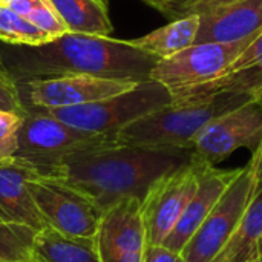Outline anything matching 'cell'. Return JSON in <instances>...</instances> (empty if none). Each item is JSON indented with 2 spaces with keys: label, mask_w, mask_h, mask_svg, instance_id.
I'll return each instance as SVG.
<instances>
[{
  "label": "cell",
  "mask_w": 262,
  "mask_h": 262,
  "mask_svg": "<svg viewBox=\"0 0 262 262\" xmlns=\"http://www.w3.org/2000/svg\"><path fill=\"white\" fill-rule=\"evenodd\" d=\"M0 55L17 83L74 74L141 83L160 61L130 40L75 32L37 46L3 43Z\"/></svg>",
  "instance_id": "obj_1"
},
{
  "label": "cell",
  "mask_w": 262,
  "mask_h": 262,
  "mask_svg": "<svg viewBox=\"0 0 262 262\" xmlns=\"http://www.w3.org/2000/svg\"><path fill=\"white\" fill-rule=\"evenodd\" d=\"M192 160V150L106 144L71 154L48 177L91 198L103 212L126 198L144 200L161 177Z\"/></svg>",
  "instance_id": "obj_2"
},
{
  "label": "cell",
  "mask_w": 262,
  "mask_h": 262,
  "mask_svg": "<svg viewBox=\"0 0 262 262\" xmlns=\"http://www.w3.org/2000/svg\"><path fill=\"white\" fill-rule=\"evenodd\" d=\"M249 98L250 95L246 94H220L198 103H170L121 127L114 135L115 143L192 150L195 138L212 118L236 107Z\"/></svg>",
  "instance_id": "obj_3"
},
{
  "label": "cell",
  "mask_w": 262,
  "mask_h": 262,
  "mask_svg": "<svg viewBox=\"0 0 262 262\" xmlns=\"http://www.w3.org/2000/svg\"><path fill=\"white\" fill-rule=\"evenodd\" d=\"M106 144H117L115 137L72 127L46 109L26 107L14 155L31 163L40 177H49L71 154Z\"/></svg>",
  "instance_id": "obj_4"
},
{
  "label": "cell",
  "mask_w": 262,
  "mask_h": 262,
  "mask_svg": "<svg viewBox=\"0 0 262 262\" xmlns=\"http://www.w3.org/2000/svg\"><path fill=\"white\" fill-rule=\"evenodd\" d=\"M172 103L170 92L154 80L141 81L134 89L95 103L46 109L60 121L92 134L115 135L129 123Z\"/></svg>",
  "instance_id": "obj_5"
},
{
  "label": "cell",
  "mask_w": 262,
  "mask_h": 262,
  "mask_svg": "<svg viewBox=\"0 0 262 262\" xmlns=\"http://www.w3.org/2000/svg\"><path fill=\"white\" fill-rule=\"evenodd\" d=\"M256 34L238 41L195 43L160 60L150 74V80L163 84L170 92L172 101L178 100L223 77Z\"/></svg>",
  "instance_id": "obj_6"
},
{
  "label": "cell",
  "mask_w": 262,
  "mask_h": 262,
  "mask_svg": "<svg viewBox=\"0 0 262 262\" xmlns=\"http://www.w3.org/2000/svg\"><path fill=\"white\" fill-rule=\"evenodd\" d=\"M249 166L227 187L210 215L184 246V262H210L238 229L247 209L258 195Z\"/></svg>",
  "instance_id": "obj_7"
},
{
  "label": "cell",
  "mask_w": 262,
  "mask_h": 262,
  "mask_svg": "<svg viewBox=\"0 0 262 262\" xmlns=\"http://www.w3.org/2000/svg\"><path fill=\"white\" fill-rule=\"evenodd\" d=\"M262 140V104L249 98L212 118L195 138L192 155L204 164L216 166L238 149L255 152Z\"/></svg>",
  "instance_id": "obj_8"
},
{
  "label": "cell",
  "mask_w": 262,
  "mask_h": 262,
  "mask_svg": "<svg viewBox=\"0 0 262 262\" xmlns=\"http://www.w3.org/2000/svg\"><path fill=\"white\" fill-rule=\"evenodd\" d=\"M204 163L192 160L152 184L141 201L147 244H161L172 233L193 198Z\"/></svg>",
  "instance_id": "obj_9"
},
{
  "label": "cell",
  "mask_w": 262,
  "mask_h": 262,
  "mask_svg": "<svg viewBox=\"0 0 262 262\" xmlns=\"http://www.w3.org/2000/svg\"><path fill=\"white\" fill-rule=\"evenodd\" d=\"M29 190L49 227L69 236H97L104 212L84 193L48 177L34 178Z\"/></svg>",
  "instance_id": "obj_10"
},
{
  "label": "cell",
  "mask_w": 262,
  "mask_h": 262,
  "mask_svg": "<svg viewBox=\"0 0 262 262\" xmlns=\"http://www.w3.org/2000/svg\"><path fill=\"white\" fill-rule=\"evenodd\" d=\"M138 83L86 74L40 78L18 83L20 95L26 107L57 109L71 107L100 100L134 89Z\"/></svg>",
  "instance_id": "obj_11"
},
{
  "label": "cell",
  "mask_w": 262,
  "mask_h": 262,
  "mask_svg": "<svg viewBox=\"0 0 262 262\" xmlns=\"http://www.w3.org/2000/svg\"><path fill=\"white\" fill-rule=\"evenodd\" d=\"M100 262H143L147 246L141 200L126 198L109 207L97 236Z\"/></svg>",
  "instance_id": "obj_12"
},
{
  "label": "cell",
  "mask_w": 262,
  "mask_h": 262,
  "mask_svg": "<svg viewBox=\"0 0 262 262\" xmlns=\"http://www.w3.org/2000/svg\"><path fill=\"white\" fill-rule=\"evenodd\" d=\"M37 177V169L20 157L0 160V221L25 224L35 230L48 227L29 190V183Z\"/></svg>",
  "instance_id": "obj_13"
},
{
  "label": "cell",
  "mask_w": 262,
  "mask_h": 262,
  "mask_svg": "<svg viewBox=\"0 0 262 262\" xmlns=\"http://www.w3.org/2000/svg\"><path fill=\"white\" fill-rule=\"evenodd\" d=\"M241 169H218L216 166L204 164L198 189L186 207L183 216L177 223L172 233L163 243L175 252H183L184 246L190 241L195 232L201 227L206 218L210 215L216 203L221 200L227 187L241 173Z\"/></svg>",
  "instance_id": "obj_14"
},
{
  "label": "cell",
  "mask_w": 262,
  "mask_h": 262,
  "mask_svg": "<svg viewBox=\"0 0 262 262\" xmlns=\"http://www.w3.org/2000/svg\"><path fill=\"white\" fill-rule=\"evenodd\" d=\"M262 29V0H233L200 15L195 43L238 41Z\"/></svg>",
  "instance_id": "obj_15"
},
{
  "label": "cell",
  "mask_w": 262,
  "mask_h": 262,
  "mask_svg": "<svg viewBox=\"0 0 262 262\" xmlns=\"http://www.w3.org/2000/svg\"><path fill=\"white\" fill-rule=\"evenodd\" d=\"M210 262H262V186L235 233Z\"/></svg>",
  "instance_id": "obj_16"
},
{
  "label": "cell",
  "mask_w": 262,
  "mask_h": 262,
  "mask_svg": "<svg viewBox=\"0 0 262 262\" xmlns=\"http://www.w3.org/2000/svg\"><path fill=\"white\" fill-rule=\"evenodd\" d=\"M34 256L41 262H100L95 238L69 236L49 226L38 230Z\"/></svg>",
  "instance_id": "obj_17"
},
{
  "label": "cell",
  "mask_w": 262,
  "mask_h": 262,
  "mask_svg": "<svg viewBox=\"0 0 262 262\" xmlns=\"http://www.w3.org/2000/svg\"><path fill=\"white\" fill-rule=\"evenodd\" d=\"M198 31L200 15H187L170 20L169 25H164L143 37L132 38L130 43L158 60H163L195 45Z\"/></svg>",
  "instance_id": "obj_18"
},
{
  "label": "cell",
  "mask_w": 262,
  "mask_h": 262,
  "mask_svg": "<svg viewBox=\"0 0 262 262\" xmlns=\"http://www.w3.org/2000/svg\"><path fill=\"white\" fill-rule=\"evenodd\" d=\"M69 32L111 35L114 31L107 0H48Z\"/></svg>",
  "instance_id": "obj_19"
},
{
  "label": "cell",
  "mask_w": 262,
  "mask_h": 262,
  "mask_svg": "<svg viewBox=\"0 0 262 262\" xmlns=\"http://www.w3.org/2000/svg\"><path fill=\"white\" fill-rule=\"evenodd\" d=\"M220 94H246L252 98L258 100L262 104V60L256 64L250 66L249 69L223 75L216 78L215 81H210L184 97L173 100L175 104H184V103H198L210 100Z\"/></svg>",
  "instance_id": "obj_20"
},
{
  "label": "cell",
  "mask_w": 262,
  "mask_h": 262,
  "mask_svg": "<svg viewBox=\"0 0 262 262\" xmlns=\"http://www.w3.org/2000/svg\"><path fill=\"white\" fill-rule=\"evenodd\" d=\"M37 233L29 226L0 221V262H32Z\"/></svg>",
  "instance_id": "obj_21"
},
{
  "label": "cell",
  "mask_w": 262,
  "mask_h": 262,
  "mask_svg": "<svg viewBox=\"0 0 262 262\" xmlns=\"http://www.w3.org/2000/svg\"><path fill=\"white\" fill-rule=\"evenodd\" d=\"M0 41L6 45L37 46L51 41V38L11 6H0Z\"/></svg>",
  "instance_id": "obj_22"
},
{
  "label": "cell",
  "mask_w": 262,
  "mask_h": 262,
  "mask_svg": "<svg viewBox=\"0 0 262 262\" xmlns=\"http://www.w3.org/2000/svg\"><path fill=\"white\" fill-rule=\"evenodd\" d=\"M26 18L41 32H45L51 40H55L69 32L66 23L48 0H43Z\"/></svg>",
  "instance_id": "obj_23"
},
{
  "label": "cell",
  "mask_w": 262,
  "mask_h": 262,
  "mask_svg": "<svg viewBox=\"0 0 262 262\" xmlns=\"http://www.w3.org/2000/svg\"><path fill=\"white\" fill-rule=\"evenodd\" d=\"M21 118L17 114L0 111V160L9 158L17 150Z\"/></svg>",
  "instance_id": "obj_24"
},
{
  "label": "cell",
  "mask_w": 262,
  "mask_h": 262,
  "mask_svg": "<svg viewBox=\"0 0 262 262\" xmlns=\"http://www.w3.org/2000/svg\"><path fill=\"white\" fill-rule=\"evenodd\" d=\"M0 111L12 112L20 117L26 112L18 83L8 71H0Z\"/></svg>",
  "instance_id": "obj_25"
},
{
  "label": "cell",
  "mask_w": 262,
  "mask_h": 262,
  "mask_svg": "<svg viewBox=\"0 0 262 262\" xmlns=\"http://www.w3.org/2000/svg\"><path fill=\"white\" fill-rule=\"evenodd\" d=\"M259 60H262V29L253 37V40L249 43V46L238 55V58L232 63V66L227 69V72L224 75L249 69L250 66L256 64Z\"/></svg>",
  "instance_id": "obj_26"
},
{
  "label": "cell",
  "mask_w": 262,
  "mask_h": 262,
  "mask_svg": "<svg viewBox=\"0 0 262 262\" xmlns=\"http://www.w3.org/2000/svg\"><path fill=\"white\" fill-rule=\"evenodd\" d=\"M143 262H184V258L180 252H175L161 243L146 246Z\"/></svg>",
  "instance_id": "obj_27"
},
{
  "label": "cell",
  "mask_w": 262,
  "mask_h": 262,
  "mask_svg": "<svg viewBox=\"0 0 262 262\" xmlns=\"http://www.w3.org/2000/svg\"><path fill=\"white\" fill-rule=\"evenodd\" d=\"M247 166L250 169L255 187L259 190L262 186V140L259 146H258V149L253 152V157H252V160H250V163Z\"/></svg>",
  "instance_id": "obj_28"
},
{
  "label": "cell",
  "mask_w": 262,
  "mask_h": 262,
  "mask_svg": "<svg viewBox=\"0 0 262 262\" xmlns=\"http://www.w3.org/2000/svg\"><path fill=\"white\" fill-rule=\"evenodd\" d=\"M43 0H14L12 3H11V8L17 12V14H20V15H23V17H28L40 3H41Z\"/></svg>",
  "instance_id": "obj_29"
},
{
  "label": "cell",
  "mask_w": 262,
  "mask_h": 262,
  "mask_svg": "<svg viewBox=\"0 0 262 262\" xmlns=\"http://www.w3.org/2000/svg\"><path fill=\"white\" fill-rule=\"evenodd\" d=\"M146 5L152 6L154 9H157L158 12H161L164 17H169V12L172 9V5L175 0H143Z\"/></svg>",
  "instance_id": "obj_30"
},
{
  "label": "cell",
  "mask_w": 262,
  "mask_h": 262,
  "mask_svg": "<svg viewBox=\"0 0 262 262\" xmlns=\"http://www.w3.org/2000/svg\"><path fill=\"white\" fill-rule=\"evenodd\" d=\"M14 0H0V6H11Z\"/></svg>",
  "instance_id": "obj_31"
},
{
  "label": "cell",
  "mask_w": 262,
  "mask_h": 262,
  "mask_svg": "<svg viewBox=\"0 0 262 262\" xmlns=\"http://www.w3.org/2000/svg\"><path fill=\"white\" fill-rule=\"evenodd\" d=\"M0 71H6L5 69V64H3V60H2V55H0Z\"/></svg>",
  "instance_id": "obj_32"
},
{
  "label": "cell",
  "mask_w": 262,
  "mask_h": 262,
  "mask_svg": "<svg viewBox=\"0 0 262 262\" xmlns=\"http://www.w3.org/2000/svg\"><path fill=\"white\" fill-rule=\"evenodd\" d=\"M220 2V5L223 6V5H226V3H229V2H233V0H218Z\"/></svg>",
  "instance_id": "obj_33"
},
{
  "label": "cell",
  "mask_w": 262,
  "mask_h": 262,
  "mask_svg": "<svg viewBox=\"0 0 262 262\" xmlns=\"http://www.w3.org/2000/svg\"><path fill=\"white\" fill-rule=\"evenodd\" d=\"M32 262H41V261H38V259H37V258L34 256V259H32Z\"/></svg>",
  "instance_id": "obj_34"
}]
</instances>
